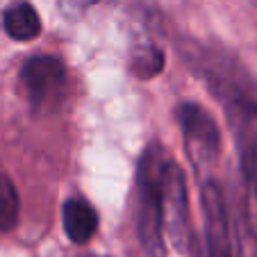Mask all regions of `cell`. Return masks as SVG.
<instances>
[{
  "mask_svg": "<svg viewBox=\"0 0 257 257\" xmlns=\"http://www.w3.org/2000/svg\"><path fill=\"white\" fill-rule=\"evenodd\" d=\"M21 84L34 109H50L66 93V66L55 55H34L21 68Z\"/></svg>",
  "mask_w": 257,
  "mask_h": 257,
  "instance_id": "obj_4",
  "label": "cell"
},
{
  "mask_svg": "<svg viewBox=\"0 0 257 257\" xmlns=\"http://www.w3.org/2000/svg\"><path fill=\"white\" fill-rule=\"evenodd\" d=\"M169 162V160H166ZM164 151L151 146L144 153L137 175V228L148 257H164V218H162V173Z\"/></svg>",
  "mask_w": 257,
  "mask_h": 257,
  "instance_id": "obj_1",
  "label": "cell"
},
{
  "mask_svg": "<svg viewBox=\"0 0 257 257\" xmlns=\"http://www.w3.org/2000/svg\"><path fill=\"white\" fill-rule=\"evenodd\" d=\"M96 0H59V5H62V10L66 12V14H80V12H84L89 5H93Z\"/></svg>",
  "mask_w": 257,
  "mask_h": 257,
  "instance_id": "obj_11",
  "label": "cell"
},
{
  "mask_svg": "<svg viewBox=\"0 0 257 257\" xmlns=\"http://www.w3.org/2000/svg\"><path fill=\"white\" fill-rule=\"evenodd\" d=\"M162 218H164V232L180 252L191 248V216L189 200H187L185 173L178 162L169 160L162 173Z\"/></svg>",
  "mask_w": 257,
  "mask_h": 257,
  "instance_id": "obj_3",
  "label": "cell"
},
{
  "mask_svg": "<svg viewBox=\"0 0 257 257\" xmlns=\"http://www.w3.org/2000/svg\"><path fill=\"white\" fill-rule=\"evenodd\" d=\"M205 216V257H237V241L230 223V212L216 180L203 182Z\"/></svg>",
  "mask_w": 257,
  "mask_h": 257,
  "instance_id": "obj_5",
  "label": "cell"
},
{
  "mask_svg": "<svg viewBox=\"0 0 257 257\" xmlns=\"http://www.w3.org/2000/svg\"><path fill=\"white\" fill-rule=\"evenodd\" d=\"M21 200L12 178L7 171L0 166V232H10L19 223Z\"/></svg>",
  "mask_w": 257,
  "mask_h": 257,
  "instance_id": "obj_9",
  "label": "cell"
},
{
  "mask_svg": "<svg viewBox=\"0 0 257 257\" xmlns=\"http://www.w3.org/2000/svg\"><path fill=\"white\" fill-rule=\"evenodd\" d=\"M132 71L139 78H153L162 71L164 66V55L162 50H157L155 46H144L141 50H135L132 53Z\"/></svg>",
  "mask_w": 257,
  "mask_h": 257,
  "instance_id": "obj_10",
  "label": "cell"
},
{
  "mask_svg": "<svg viewBox=\"0 0 257 257\" xmlns=\"http://www.w3.org/2000/svg\"><path fill=\"white\" fill-rule=\"evenodd\" d=\"M178 121L182 139H185V151L194 169L198 171V178L203 175L205 182V171L216 164L218 153H221L218 125L212 114L196 102H182L178 107Z\"/></svg>",
  "mask_w": 257,
  "mask_h": 257,
  "instance_id": "obj_2",
  "label": "cell"
},
{
  "mask_svg": "<svg viewBox=\"0 0 257 257\" xmlns=\"http://www.w3.org/2000/svg\"><path fill=\"white\" fill-rule=\"evenodd\" d=\"M228 116L234 125L243 178L252 198L257 200V98L252 96L230 105Z\"/></svg>",
  "mask_w": 257,
  "mask_h": 257,
  "instance_id": "obj_6",
  "label": "cell"
},
{
  "mask_svg": "<svg viewBox=\"0 0 257 257\" xmlns=\"http://www.w3.org/2000/svg\"><path fill=\"white\" fill-rule=\"evenodd\" d=\"M3 28L16 41H32L41 32V19L30 3L21 0L7 7L3 14Z\"/></svg>",
  "mask_w": 257,
  "mask_h": 257,
  "instance_id": "obj_8",
  "label": "cell"
},
{
  "mask_svg": "<svg viewBox=\"0 0 257 257\" xmlns=\"http://www.w3.org/2000/svg\"><path fill=\"white\" fill-rule=\"evenodd\" d=\"M64 232L73 243H87L98 230V214L87 200L71 198L62 209Z\"/></svg>",
  "mask_w": 257,
  "mask_h": 257,
  "instance_id": "obj_7",
  "label": "cell"
}]
</instances>
